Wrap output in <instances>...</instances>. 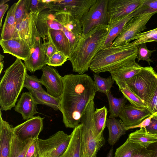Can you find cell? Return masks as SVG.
<instances>
[{
  "label": "cell",
  "instance_id": "6da1fadb",
  "mask_svg": "<svg viewBox=\"0 0 157 157\" xmlns=\"http://www.w3.org/2000/svg\"><path fill=\"white\" fill-rule=\"evenodd\" d=\"M59 110L67 128L78 126L87 106L97 92L94 81L86 74L65 75Z\"/></svg>",
  "mask_w": 157,
  "mask_h": 157
},
{
  "label": "cell",
  "instance_id": "7a4b0ae2",
  "mask_svg": "<svg viewBox=\"0 0 157 157\" xmlns=\"http://www.w3.org/2000/svg\"><path fill=\"white\" fill-rule=\"evenodd\" d=\"M109 29V25L97 26L79 40L68 59L73 72L82 75L88 71L92 61L101 49Z\"/></svg>",
  "mask_w": 157,
  "mask_h": 157
},
{
  "label": "cell",
  "instance_id": "3957f363",
  "mask_svg": "<svg viewBox=\"0 0 157 157\" xmlns=\"http://www.w3.org/2000/svg\"><path fill=\"white\" fill-rule=\"evenodd\" d=\"M27 73L26 67L21 60L17 58L7 68L0 83V110H11L15 106L23 88Z\"/></svg>",
  "mask_w": 157,
  "mask_h": 157
},
{
  "label": "cell",
  "instance_id": "277c9868",
  "mask_svg": "<svg viewBox=\"0 0 157 157\" xmlns=\"http://www.w3.org/2000/svg\"><path fill=\"white\" fill-rule=\"evenodd\" d=\"M137 48L130 43L123 45L110 46L100 50L90 63V69L99 75L120 67L137 56Z\"/></svg>",
  "mask_w": 157,
  "mask_h": 157
},
{
  "label": "cell",
  "instance_id": "5b68a950",
  "mask_svg": "<svg viewBox=\"0 0 157 157\" xmlns=\"http://www.w3.org/2000/svg\"><path fill=\"white\" fill-rule=\"evenodd\" d=\"M94 98L88 105L80 120L82 125L81 157H97L98 151L105 143L103 133L99 134L94 124Z\"/></svg>",
  "mask_w": 157,
  "mask_h": 157
},
{
  "label": "cell",
  "instance_id": "8992f818",
  "mask_svg": "<svg viewBox=\"0 0 157 157\" xmlns=\"http://www.w3.org/2000/svg\"><path fill=\"white\" fill-rule=\"evenodd\" d=\"M126 83L147 104L157 88V74L151 66L143 67Z\"/></svg>",
  "mask_w": 157,
  "mask_h": 157
},
{
  "label": "cell",
  "instance_id": "52a82bcc",
  "mask_svg": "<svg viewBox=\"0 0 157 157\" xmlns=\"http://www.w3.org/2000/svg\"><path fill=\"white\" fill-rule=\"evenodd\" d=\"M71 135L59 131L46 139H36L38 157H61L67 149Z\"/></svg>",
  "mask_w": 157,
  "mask_h": 157
},
{
  "label": "cell",
  "instance_id": "ba28073f",
  "mask_svg": "<svg viewBox=\"0 0 157 157\" xmlns=\"http://www.w3.org/2000/svg\"><path fill=\"white\" fill-rule=\"evenodd\" d=\"M42 38L37 30L35 21L31 22V42L30 46L31 52L29 58L24 61L27 71L31 73L41 70L47 65Z\"/></svg>",
  "mask_w": 157,
  "mask_h": 157
},
{
  "label": "cell",
  "instance_id": "9c48e42d",
  "mask_svg": "<svg viewBox=\"0 0 157 157\" xmlns=\"http://www.w3.org/2000/svg\"><path fill=\"white\" fill-rule=\"evenodd\" d=\"M108 2V0H97L83 16L80 21L83 35L97 26L109 25Z\"/></svg>",
  "mask_w": 157,
  "mask_h": 157
},
{
  "label": "cell",
  "instance_id": "30bf717a",
  "mask_svg": "<svg viewBox=\"0 0 157 157\" xmlns=\"http://www.w3.org/2000/svg\"><path fill=\"white\" fill-rule=\"evenodd\" d=\"M156 13H145L132 18L126 24L111 46L123 45L129 43L137 35L146 29L147 23Z\"/></svg>",
  "mask_w": 157,
  "mask_h": 157
},
{
  "label": "cell",
  "instance_id": "8fae6325",
  "mask_svg": "<svg viewBox=\"0 0 157 157\" xmlns=\"http://www.w3.org/2000/svg\"><path fill=\"white\" fill-rule=\"evenodd\" d=\"M97 0H54L46 5L45 9L54 12H65L80 20Z\"/></svg>",
  "mask_w": 157,
  "mask_h": 157
},
{
  "label": "cell",
  "instance_id": "7c38bea8",
  "mask_svg": "<svg viewBox=\"0 0 157 157\" xmlns=\"http://www.w3.org/2000/svg\"><path fill=\"white\" fill-rule=\"evenodd\" d=\"M43 73L40 79L51 95L61 99L64 89L63 77L52 66L46 65L41 69Z\"/></svg>",
  "mask_w": 157,
  "mask_h": 157
},
{
  "label": "cell",
  "instance_id": "4fadbf2b",
  "mask_svg": "<svg viewBox=\"0 0 157 157\" xmlns=\"http://www.w3.org/2000/svg\"><path fill=\"white\" fill-rule=\"evenodd\" d=\"M143 1L108 0L109 23L121 20L132 13L141 5Z\"/></svg>",
  "mask_w": 157,
  "mask_h": 157
},
{
  "label": "cell",
  "instance_id": "5bb4252c",
  "mask_svg": "<svg viewBox=\"0 0 157 157\" xmlns=\"http://www.w3.org/2000/svg\"><path fill=\"white\" fill-rule=\"evenodd\" d=\"M44 118L39 116L33 117L13 128L14 135L22 141L36 139L43 129Z\"/></svg>",
  "mask_w": 157,
  "mask_h": 157
},
{
  "label": "cell",
  "instance_id": "9a60e30c",
  "mask_svg": "<svg viewBox=\"0 0 157 157\" xmlns=\"http://www.w3.org/2000/svg\"><path fill=\"white\" fill-rule=\"evenodd\" d=\"M33 12L35 15L37 30L43 42L48 40L50 29L63 30V26L56 19L52 11L45 9L41 11Z\"/></svg>",
  "mask_w": 157,
  "mask_h": 157
},
{
  "label": "cell",
  "instance_id": "2e32d148",
  "mask_svg": "<svg viewBox=\"0 0 157 157\" xmlns=\"http://www.w3.org/2000/svg\"><path fill=\"white\" fill-rule=\"evenodd\" d=\"M152 115L147 108H140L131 104L125 105L118 117L127 128L136 125Z\"/></svg>",
  "mask_w": 157,
  "mask_h": 157
},
{
  "label": "cell",
  "instance_id": "e0dca14e",
  "mask_svg": "<svg viewBox=\"0 0 157 157\" xmlns=\"http://www.w3.org/2000/svg\"><path fill=\"white\" fill-rule=\"evenodd\" d=\"M0 44L3 53L10 54L24 61L29 57L30 48L23 39L13 38L6 40H0Z\"/></svg>",
  "mask_w": 157,
  "mask_h": 157
},
{
  "label": "cell",
  "instance_id": "ac0fdd59",
  "mask_svg": "<svg viewBox=\"0 0 157 157\" xmlns=\"http://www.w3.org/2000/svg\"><path fill=\"white\" fill-rule=\"evenodd\" d=\"M136 58H135L120 67L109 72L119 88L126 83L143 68L136 62Z\"/></svg>",
  "mask_w": 157,
  "mask_h": 157
},
{
  "label": "cell",
  "instance_id": "d6986e66",
  "mask_svg": "<svg viewBox=\"0 0 157 157\" xmlns=\"http://www.w3.org/2000/svg\"><path fill=\"white\" fill-rule=\"evenodd\" d=\"M54 14L63 29L72 34L79 41L84 35L80 20L65 12H54Z\"/></svg>",
  "mask_w": 157,
  "mask_h": 157
},
{
  "label": "cell",
  "instance_id": "ffe728a7",
  "mask_svg": "<svg viewBox=\"0 0 157 157\" xmlns=\"http://www.w3.org/2000/svg\"><path fill=\"white\" fill-rule=\"evenodd\" d=\"M37 105L29 92H23L14 109L16 112L21 114L23 120H27L37 113Z\"/></svg>",
  "mask_w": 157,
  "mask_h": 157
},
{
  "label": "cell",
  "instance_id": "44dd1931",
  "mask_svg": "<svg viewBox=\"0 0 157 157\" xmlns=\"http://www.w3.org/2000/svg\"><path fill=\"white\" fill-rule=\"evenodd\" d=\"M0 115V157H10L11 142L14 135L13 128Z\"/></svg>",
  "mask_w": 157,
  "mask_h": 157
},
{
  "label": "cell",
  "instance_id": "7402d4cb",
  "mask_svg": "<svg viewBox=\"0 0 157 157\" xmlns=\"http://www.w3.org/2000/svg\"><path fill=\"white\" fill-rule=\"evenodd\" d=\"M82 125L73 129L68 146L61 157H81Z\"/></svg>",
  "mask_w": 157,
  "mask_h": 157
},
{
  "label": "cell",
  "instance_id": "603a6c76",
  "mask_svg": "<svg viewBox=\"0 0 157 157\" xmlns=\"http://www.w3.org/2000/svg\"><path fill=\"white\" fill-rule=\"evenodd\" d=\"M106 126L109 133L108 142L111 145H114L128 130L121 119L119 120L116 118H107Z\"/></svg>",
  "mask_w": 157,
  "mask_h": 157
},
{
  "label": "cell",
  "instance_id": "cb8c5ba5",
  "mask_svg": "<svg viewBox=\"0 0 157 157\" xmlns=\"http://www.w3.org/2000/svg\"><path fill=\"white\" fill-rule=\"evenodd\" d=\"M17 2L14 3L8 10L1 33V40H6L13 38L17 23L15 12Z\"/></svg>",
  "mask_w": 157,
  "mask_h": 157
},
{
  "label": "cell",
  "instance_id": "d4e9b609",
  "mask_svg": "<svg viewBox=\"0 0 157 157\" xmlns=\"http://www.w3.org/2000/svg\"><path fill=\"white\" fill-rule=\"evenodd\" d=\"M133 17L132 13L121 20L109 24V31L101 49L111 46L126 24Z\"/></svg>",
  "mask_w": 157,
  "mask_h": 157
},
{
  "label": "cell",
  "instance_id": "484cf974",
  "mask_svg": "<svg viewBox=\"0 0 157 157\" xmlns=\"http://www.w3.org/2000/svg\"><path fill=\"white\" fill-rule=\"evenodd\" d=\"M49 34L57 51L63 53L69 58L71 52L70 44L63 31L51 29Z\"/></svg>",
  "mask_w": 157,
  "mask_h": 157
},
{
  "label": "cell",
  "instance_id": "4316f807",
  "mask_svg": "<svg viewBox=\"0 0 157 157\" xmlns=\"http://www.w3.org/2000/svg\"><path fill=\"white\" fill-rule=\"evenodd\" d=\"M28 90L34 98L37 104L50 107L56 111L59 110L60 99L51 95L47 92H43L32 89Z\"/></svg>",
  "mask_w": 157,
  "mask_h": 157
},
{
  "label": "cell",
  "instance_id": "83f0119b",
  "mask_svg": "<svg viewBox=\"0 0 157 157\" xmlns=\"http://www.w3.org/2000/svg\"><path fill=\"white\" fill-rule=\"evenodd\" d=\"M128 138L132 142L147 148L157 141V135L148 133L144 128H140L131 133Z\"/></svg>",
  "mask_w": 157,
  "mask_h": 157
},
{
  "label": "cell",
  "instance_id": "f1b7e54d",
  "mask_svg": "<svg viewBox=\"0 0 157 157\" xmlns=\"http://www.w3.org/2000/svg\"><path fill=\"white\" fill-rule=\"evenodd\" d=\"M31 12L30 11L20 22L17 24L13 36V38L24 40L29 46L31 42Z\"/></svg>",
  "mask_w": 157,
  "mask_h": 157
},
{
  "label": "cell",
  "instance_id": "f546056e",
  "mask_svg": "<svg viewBox=\"0 0 157 157\" xmlns=\"http://www.w3.org/2000/svg\"><path fill=\"white\" fill-rule=\"evenodd\" d=\"M34 140L22 141L14 135L12 138L10 157H25L30 146Z\"/></svg>",
  "mask_w": 157,
  "mask_h": 157
},
{
  "label": "cell",
  "instance_id": "4dcf8cb0",
  "mask_svg": "<svg viewBox=\"0 0 157 157\" xmlns=\"http://www.w3.org/2000/svg\"><path fill=\"white\" fill-rule=\"evenodd\" d=\"M143 147L132 142L128 138L123 144L116 149L114 157H133Z\"/></svg>",
  "mask_w": 157,
  "mask_h": 157
},
{
  "label": "cell",
  "instance_id": "1f68e13d",
  "mask_svg": "<svg viewBox=\"0 0 157 157\" xmlns=\"http://www.w3.org/2000/svg\"><path fill=\"white\" fill-rule=\"evenodd\" d=\"M109 106L108 111L109 118L118 117L123 107L125 105L127 99L124 97L117 98L113 96L111 92L106 95Z\"/></svg>",
  "mask_w": 157,
  "mask_h": 157
},
{
  "label": "cell",
  "instance_id": "d6a6232c",
  "mask_svg": "<svg viewBox=\"0 0 157 157\" xmlns=\"http://www.w3.org/2000/svg\"><path fill=\"white\" fill-rule=\"evenodd\" d=\"M119 88L123 96L132 105L140 108H147V104L131 90L126 83Z\"/></svg>",
  "mask_w": 157,
  "mask_h": 157
},
{
  "label": "cell",
  "instance_id": "836d02e7",
  "mask_svg": "<svg viewBox=\"0 0 157 157\" xmlns=\"http://www.w3.org/2000/svg\"><path fill=\"white\" fill-rule=\"evenodd\" d=\"M94 84L97 92L103 93L106 96L111 92L114 81L111 76L105 78L96 73H93Z\"/></svg>",
  "mask_w": 157,
  "mask_h": 157
},
{
  "label": "cell",
  "instance_id": "e575fe53",
  "mask_svg": "<svg viewBox=\"0 0 157 157\" xmlns=\"http://www.w3.org/2000/svg\"><path fill=\"white\" fill-rule=\"evenodd\" d=\"M108 110L105 106L96 109L94 113V120L96 130L99 134L103 133L106 126Z\"/></svg>",
  "mask_w": 157,
  "mask_h": 157
},
{
  "label": "cell",
  "instance_id": "d590c367",
  "mask_svg": "<svg viewBox=\"0 0 157 157\" xmlns=\"http://www.w3.org/2000/svg\"><path fill=\"white\" fill-rule=\"evenodd\" d=\"M134 41L130 43L132 46L152 42H157V28L148 31L141 33L135 36L133 39Z\"/></svg>",
  "mask_w": 157,
  "mask_h": 157
},
{
  "label": "cell",
  "instance_id": "8d00e7d4",
  "mask_svg": "<svg viewBox=\"0 0 157 157\" xmlns=\"http://www.w3.org/2000/svg\"><path fill=\"white\" fill-rule=\"evenodd\" d=\"M31 0H19L15 12L17 24L20 22L30 12Z\"/></svg>",
  "mask_w": 157,
  "mask_h": 157
},
{
  "label": "cell",
  "instance_id": "74e56055",
  "mask_svg": "<svg viewBox=\"0 0 157 157\" xmlns=\"http://www.w3.org/2000/svg\"><path fill=\"white\" fill-rule=\"evenodd\" d=\"M157 13V0H144L141 5L132 13L133 17L145 13Z\"/></svg>",
  "mask_w": 157,
  "mask_h": 157
},
{
  "label": "cell",
  "instance_id": "f35d334b",
  "mask_svg": "<svg viewBox=\"0 0 157 157\" xmlns=\"http://www.w3.org/2000/svg\"><path fill=\"white\" fill-rule=\"evenodd\" d=\"M40 79L34 75H29L26 74L24 81V87L28 90L32 89L43 92H46L42 87Z\"/></svg>",
  "mask_w": 157,
  "mask_h": 157
},
{
  "label": "cell",
  "instance_id": "ab89813d",
  "mask_svg": "<svg viewBox=\"0 0 157 157\" xmlns=\"http://www.w3.org/2000/svg\"><path fill=\"white\" fill-rule=\"evenodd\" d=\"M146 43H143L136 46L137 48L136 58L138 62L141 60H145L150 65V63L153 62L150 57L154 50H148Z\"/></svg>",
  "mask_w": 157,
  "mask_h": 157
},
{
  "label": "cell",
  "instance_id": "60d3db41",
  "mask_svg": "<svg viewBox=\"0 0 157 157\" xmlns=\"http://www.w3.org/2000/svg\"><path fill=\"white\" fill-rule=\"evenodd\" d=\"M68 57L57 51L48 60L47 65L55 67L61 66L68 60Z\"/></svg>",
  "mask_w": 157,
  "mask_h": 157
},
{
  "label": "cell",
  "instance_id": "b9f144b4",
  "mask_svg": "<svg viewBox=\"0 0 157 157\" xmlns=\"http://www.w3.org/2000/svg\"><path fill=\"white\" fill-rule=\"evenodd\" d=\"M43 47L47 63L48 59L57 51L49 34L48 40L43 42Z\"/></svg>",
  "mask_w": 157,
  "mask_h": 157
},
{
  "label": "cell",
  "instance_id": "7bdbcfd3",
  "mask_svg": "<svg viewBox=\"0 0 157 157\" xmlns=\"http://www.w3.org/2000/svg\"><path fill=\"white\" fill-rule=\"evenodd\" d=\"M147 108L152 114H157V88L147 101Z\"/></svg>",
  "mask_w": 157,
  "mask_h": 157
},
{
  "label": "cell",
  "instance_id": "ee69618b",
  "mask_svg": "<svg viewBox=\"0 0 157 157\" xmlns=\"http://www.w3.org/2000/svg\"><path fill=\"white\" fill-rule=\"evenodd\" d=\"M38 151L36 139L34 140L30 146L25 157H38Z\"/></svg>",
  "mask_w": 157,
  "mask_h": 157
},
{
  "label": "cell",
  "instance_id": "f6af8a7d",
  "mask_svg": "<svg viewBox=\"0 0 157 157\" xmlns=\"http://www.w3.org/2000/svg\"><path fill=\"white\" fill-rule=\"evenodd\" d=\"M155 151L143 147L140 149L136 154L133 157H154Z\"/></svg>",
  "mask_w": 157,
  "mask_h": 157
},
{
  "label": "cell",
  "instance_id": "bcb514c9",
  "mask_svg": "<svg viewBox=\"0 0 157 157\" xmlns=\"http://www.w3.org/2000/svg\"><path fill=\"white\" fill-rule=\"evenodd\" d=\"M145 128L148 133L157 135V121L152 117L150 124Z\"/></svg>",
  "mask_w": 157,
  "mask_h": 157
},
{
  "label": "cell",
  "instance_id": "7dc6e473",
  "mask_svg": "<svg viewBox=\"0 0 157 157\" xmlns=\"http://www.w3.org/2000/svg\"><path fill=\"white\" fill-rule=\"evenodd\" d=\"M154 114H153L151 115V116H150V117L146 118L143 121L139 124L135 126H133L127 128L128 130L130 129H133L134 128H145L146 127L148 126L150 124L151 122V118L153 117Z\"/></svg>",
  "mask_w": 157,
  "mask_h": 157
},
{
  "label": "cell",
  "instance_id": "c3c4849f",
  "mask_svg": "<svg viewBox=\"0 0 157 157\" xmlns=\"http://www.w3.org/2000/svg\"><path fill=\"white\" fill-rule=\"evenodd\" d=\"M9 7V5L6 3L4 5L0 7V27L2 25V19L6 12L7 10Z\"/></svg>",
  "mask_w": 157,
  "mask_h": 157
},
{
  "label": "cell",
  "instance_id": "681fc988",
  "mask_svg": "<svg viewBox=\"0 0 157 157\" xmlns=\"http://www.w3.org/2000/svg\"><path fill=\"white\" fill-rule=\"evenodd\" d=\"M147 148L154 151H155L154 157H157V141L150 144Z\"/></svg>",
  "mask_w": 157,
  "mask_h": 157
},
{
  "label": "cell",
  "instance_id": "f907efd6",
  "mask_svg": "<svg viewBox=\"0 0 157 157\" xmlns=\"http://www.w3.org/2000/svg\"><path fill=\"white\" fill-rule=\"evenodd\" d=\"M4 57V56L1 54L0 55V74H1L4 67V61L3 59Z\"/></svg>",
  "mask_w": 157,
  "mask_h": 157
},
{
  "label": "cell",
  "instance_id": "816d5d0a",
  "mask_svg": "<svg viewBox=\"0 0 157 157\" xmlns=\"http://www.w3.org/2000/svg\"><path fill=\"white\" fill-rule=\"evenodd\" d=\"M106 157H113V148L112 147L109 150Z\"/></svg>",
  "mask_w": 157,
  "mask_h": 157
},
{
  "label": "cell",
  "instance_id": "f5cc1de1",
  "mask_svg": "<svg viewBox=\"0 0 157 157\" xmlns=\"http://www.w3.org/2000/svg\"><path fill=\"white\" fill-rule=\"evenodd\" d=\"M10 0H2L0 2V7L2 6L5 5L6 2L9 1Z\"/></svg>",
  "mask_w": 157,
  "mask_h": 157
},
{
  "label": "cell",
  "instance_id": "db71d44e",
  "mask_svg": "<svg viewBox=\"0 0 157 157\" xmlns=\"http://www.w3.org/2000/svg\"><path fill=\"white\" fill-rule=\"evenodd\" d=\"M153 118L157 121V114H154Z\"/></svg>",
  "mask_w": 157,
  "mask_h": 157
}]
</instances>
